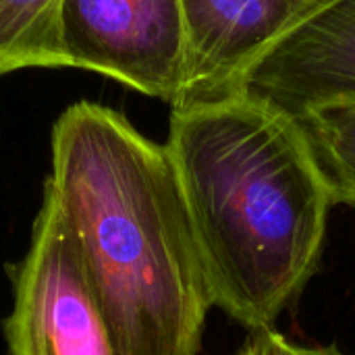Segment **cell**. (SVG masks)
I'll return each instance as SVG.
<instances>
[{
    "instance_id": "1",
    "label": "cell",
    "mask_w": 355,
    "mask_h": 355,
    "mask_svg": "<svg viewBox=\"0 0 355 355\" xmlns=\"http://www.w3.org/2000/svg\"><path fill=\"white\" fill-rule=\"evenodd\" d=\"M164 146L212 308L275 329L316 275L337 206L304 127L237 92L173 108Z\"/></svg>"
},
{
    "instance_id": "2",
    "label": "cell",
    "mask_w": 355,
    "mask_h": 355,
    "mask_svg": "<svg viewBox=\"0 0 355 355\" xmlns=\"http://www.w3.org/2000/svg\"><path fill=\"white\" fill-rule=\"evenodd\" d=\"M116 355H198L212 308L164 144L121 112L71 104L52 127L44 183Z\"/></svg>"
},
{
    "instance_id": "3",
    "label": "cell",
    "mask_w": 355,
    "mask_h": 355,
    "mask_svg": "<svg viewBox=\"0 0 355 355\" xmlns=\"http://www.w3.org/2000/svg\"><path fill=\"white\" fill-rule=\"evenodd\" d=\"M12 308L2 322L8 355H116L71 237L52 200L42 204L21 260L6 266Z\"/></svg>"
},
{
    "instance_id": "4",
    "label": "cell",
    "mask_w": 355,
    "mask_h": 355,
    "mask_svg": "<svg viewBox=\"0 0 355 355\" xmlns=\"http://www.w3.org/2000/svg\"><path fill=\"white\" fill-rule=\"evenodd\" d=\"M62 64L106 75L146 96L179 100L185 73L181 0H62Z\"/></svg>"
},
{
    "instance_id": "5",
    "label": "cell",
    "mask_w": 355,
    "mask_h": 355,
    "mask_svg": "<svg viewBox=\"0 0 355 355\" xmlns=\"http://www.w3.org/2000/svg\"><path fill=\"white\" fill-rule=\"evenodd\" d=\"M239 92L300 116L355 102V0H320L245 71Z\"/></svg>"
},
{
    "instance_id": "6",
    "label": "cell",
    "mask_w": 355,
    "mask_h": 355,
    "mask_svg": "<svg viewBox=\"0 0 355 355\" xmlns=\"http://www.w3.org/2000/svg\"><path fill=\"white\" fill-rule=\"evenodd\" d=\"M316 0H181L185 73L173 108L239 92L245 71Z\"/></svg>"
},
{
    "instance_id": "7",
    "label": "cell",
    "mask_w": 355,
    "mask_h": 355,
    "mask_svg": "<svg viewBox=\"0 0 355 355\" xmlns=\"http://www.w3.org/2000/svg\"><path fill=\"white\" fill-rule=\"evenodd\" d=\"M62 0H0V75L60 69L58 12Z\"/></svg>"
},
{
    "instance_id": "8",
    "label": "cell",
    "mask_w": 355,
    "mask_h": 355,
    "mask_svg": "<svg viewBox=\"0 0 355 355\" xmlns=\"http://www.w3.org/2000/svg\"><path fill=\"white\" fill-rule=\"evenodd\" d=\"M295 119L312 144L335 202L355 208V102L318 106Z\"/></svg>"
},
{
    "instance_id": "9",
    "label": "cell",
    "mask_w": 355,
    "mask_h": 355,
    "mask_svg": "<svg viewBox=\"0 0 355 355\" xmlns=\"http://www.w3.org/2000/svg\"><path fill=\"white\" fill-rule=\"evenodd\" d=\"M237 355H347L337 345H300L277 329L250 331Z\"/></svg>"
},
{
    "instance_id": "10",
    "label": "cell",
    "mask_w": 355,
    "mask_h": 355,
    "mask_svg": "<svg viewBox=\"0 0 355 355\" xmlns=\"http://www.w3.org/2000/svg\"><path fill=\"white\" fill-rule=\"evenodd\" d=\"M316 2H320V0H316Z\"/></svg>"
}]
</instances>
